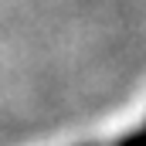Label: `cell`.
Segmentation results:
<instances>
[{
	"instance_id": "1",
	"label": "cell",
	"mask_w": 146,
	"mask_h": 146,
	"mask_svg": "<svg viewBox=\"0 0 146 146\" xmlns=\"http://www.w3.org/2000/svg\"><path fill=\"white\" fill-rule=\"evenodd\" d=\"M129 146H146V129H143V133H136V136L129 139Z\"/></svg>"
}]
</instances>
